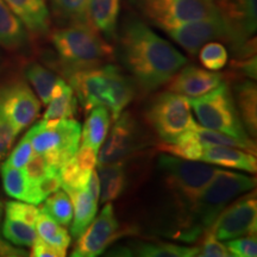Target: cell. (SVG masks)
<instances>
[{
    "instance_id": "obj_23",
    "label": "cell",
    "mask_w": 257,
    "mask_h": 257,
    "mask_svg": "<svg viewBox=\"0 0 257 257\" xmlns=\"http://www.w3.org/2000/svg\"><path fill=\"white\" fill-rule=\"evenodd\" d=\"M73 204V225L70 227V233L74 238L85 232V230L89 226L93 219L95 218L98 211V204L94 198L89 194L87 188L79 189V191L68 192Z\"/></svg>"
},
{
    "instance_id": "obj_15",
    "label": "cell",
    "mask_w": 257,
    "mask_h": 257,
    "mask_svg": "<svg viewBox=\"0 0 257 257\" xmlns=\"http://www.w3.org/2000/svg\"><path fill=\"white\" fill-rule=\"evenodd\" d=\"M217 11L229 29L234 50L252 37L257 27L256 0H214Z\"/></svg>"
},
{
    "instance_id": "obj_18",
    "label": "cell",
    "mask_w": 257,
    "mask_h": 257,
    "mask_svg": "<svg viewBox=\"0 0 257 257\" xmlns=\"http://www.w3.org/2000/svg\"><path fill=\"white\" fill-rule=\"evenodd\" d=\"M200 161L213 166L244 170L255 174L257 170L256 155L238 148L224 146H206Z\"/></svg>"
},
{
    "instance_id": "obj_16",
    "label": "cell",
    "mask_w": 257,
    "mask_h": 257,
    "mask_svg": "<svg viewBox=\"0 0 257 257\" xmlns=\"http://www.w3.org/2000/svg\"><path fill=\"white\" fill-rule=\"evenodd\" d=\"M223 78L220 73L207 72L195 66H184L168 81V91L187 98H197L216 88Z\"/></svg>"
},
{
    "instance_id": "obj_4",
    "label": "cell",
    "mask_w": 257,
    "mask_h": 257,
    "mask_svg": "<svg viewBox=\"0 0 257 257\" xmlns=\"http://www.w3.org/2000/svg\"><path fill=\"white\" fill-rule=\"evenodd\" d=\"M27 135L35 153L43 154L54 168L61 167L78 152L81 142V125L68 118L61 120L42 119Z\"/></svg>"
},
{
    "instance_id": "obj_3",
    "label": "cell",
    "mask_w": 257,
    "mask_h": 257,
    "mask_svg": "<svg viewBox=\"0 0 257 257\" xmlns=\"http://www.w3.org/2000/svg\"><path fill=\"white\" fill-rule=\"evenodd\" d=\"M50 41L67 76L101 66L113 56V48L91 24L63 25L51 32Z\"/></svg>"
},
{
    "instance_id": "obj_11",
    "label": "cell",
    "mask_w": 257,
    "mask_h": 257,
    "mask_svg": "<svg viewBox=\"0 0 257 257\" xmlns=\"http://www.w3.org/2000/svg\"><path fill=\"white\" fill-rule=\"evenodd\" d=\"M144 146L140 125L128 112H121L99 149L98 165L123 162Z\"/></svg>"
},
{
    "instance_id": "obj_13",
    "label": "cell",
    "mask_w": 257,
    "mask_h": 257,
    "mask_svg": "<svg viewBox=\"0 0 257 257\" xmlns=\"http://www.w3.org/2000/svg\"><path fill=\"white\" fill-rule=\"evenodd\" d=\"M126 232L121 230L111 202H106L98 217L89 224L74 246L73 257H96Z\"/></svg>"
},
{
    "instance_id": "obj_21",
    "label": "cell",
    "mask_w": 257,
    "mask_h": 257,
    "mask_svg": "<svg viewBox=\"0 0 257 257\" xmlns=\"http://www.w3.org/2000/svg\"><path fill=\"white\" fill-rule=\"evenodd\" d=\"M96 173L100 185L99 200L101 204L113 201L123 194L127 185L126 169L123 162L98 165Z\"/></svg>"
},
{
    "instance_id": "obj_6",
    "label": "cell",
    "mask_w": 257,
    "mask_h": 257,
    "mask_svg": "<svg viewBox=\"0 0 257 257\" xmlns=\"http://www.w3.org/2000/svg\"><path fill=\"white\" fill-rule=\"evenodd\" d=\"M255 186V178L218 169L214 178L194 202L191 212L194 213L200 227L208 229L230 202L244 193L252 191Z\"/></svg>"
},
{
    "instance_id": "obj_8",
    "label": "cell",
    "mask_w": 257,
    "mask_h": 257,
    "mask_svg": "<svg viewBox=\"0 0 257 257\" xmlns=\"http://www.w3.org/2000/svg\"><path fill=\"white\" fill-rule=\"evenodd\" d=\"M146 119L163 143L175 142L198 125L192 115L189 98L170 91L154 99L146 112Z\"/></svg>"
},
{
    "instance_id": "obj_27",
    "label": "cell",
    "mask_w": 257,
    "mask_h": 257,
    "mask_svg": "<svg viewBox=\"0 0 257 257\" xmlns=\"http://www.w3.org/2000/svg\"><path fill=\"white\" fill-rule=\"evenodd\" d=\"M194 128L186 131L175 142H162L159 146V150L166 154H169V155L180 157V159L200 161L205 146L200 142Z\"/></svg>"
},
{
    "instance_id": "obj_44",
    "label": "cell",
    "mask_w": 257,
    "mask_h": 257,
    "mask_svg": "<svg viewBox=\"0 0 257 257\" xmlns=\"http://www.w3.org/2000/svg\"><path fill=\"white\" fill-rule=\"evenodd\" d=\"M256 55L248 57H238L231 61V69L250 79H256Z\"/></svg>"
},
{
    "instance_id": "obj_24",
    "label": "cell",
    "mask_w": 257,
    "mask_h": 257,
    "mask_svg": "<svg viewBox=\"0 0 257 257\" xmlns=\"http://www.w3.org/2000/svg\"><path fill=\"white\" fill-rule=\"evenodd\" d=\"M76 99L72 86L67 85L62 79L57 80L51 92L50 101L48 102L44 120H61L73 118L76 113Z\"/></svg>"
},
{
    "instance_id": "obj_12",
    "label": "cell",
    "mask_w": 257,
    "mask_h": 257,
    "mask_svg": "<svg viewBox=\"0 0 257 257\" xmlns=\"http://www.w3.org/2000/svg\"><path fill=\"white\" fill-rule=\"evenodd\" d=\"M41 111V102L28 83L15 81L0 88V112L18 135L34 123Z\"/></svg>"
},
{
    "instance_id": "obj_32",
    "label": "cell",
    "mask_w": 257,
    "mask_h": 257,
    "mask_svg": "<svg viewBox=\"0 0 257 257\" xmlns=\"http://www.w3.org/2000/svg\"><path fill=\"white\" fill-rule=\"evenodd\" d=\"M41 210L62 226H68L73 219V204L66 191L59 189L50 194V197L46 198V202Z\"/></svg>"
},
{
    "instance_id": "obj_33",
    "label": "cell",
    "mask_w": 257,
    "mask_h": 257,
    "mask_svg": "<svg viewBox=\"0 0 257 257\" xmlns=\"http://www.w3.org/2000/svg\"><path fill=\"white\" fill-rule=\"evenodd\" d=\"M2 179L4 191L9 197L23 201L28 200L30 185L23 168H15L4 163L2 166Z\"/></svg>"
},
{
    "instance_id": "obj_41",
    "label": "cell",
    "mask_w": 257,
    "mask_h": 257,
    "mask_svg": "<svg viewBox=\"0 0 257 257\" xmlns=\"http://www.w3.org/2000/svg\"><path fill=\"white\" fill-rule=\"evenodd\" d=\"M206 237H205L204 243L201 246H199L198 256L201 257H230L231 253L227 250L226 245L221 244L219 239L216 238L213 231L211 227H208Z\"/></svg>"
},
{
    "instance_id": "obj_28",
    "label": "cell",
    "mask_w": 257,
    "mask_h": 257,
    "mask_svg": "<svg viewBox=\"0 0 257 257\" xmlns=\"http://www.w3.org/2000/svg\"><path fill=\"white\" fill-rule=\"evenodd\" d=\"M37 234L47 243L67 251L72 243V237L62 225H60L53 218L48 216L44 211L40 210L36 220Z\"/></svg>"
},
{
    "instance_id": "obj_36",
    "label": "cell",
    "mask_w": 257,
    "mask_h": 257,
    "mask_svg": "<svg viewBox=\"0 0 257 257\" xmlns=\"http://www.w3.org/2000/svg\"><path fill=\"white\" fill-rule=\"evenodd\" d=\"M199 59L205 68L212 72L220 70L227 62V50L218 42H207L199 49Z\"/></svg>"
},
{
    "instance_id": "obj_30",
    "label": "cell",
    "mask_w": 257,
    "mask_h": 257,
    "mask_svg": "<svg viewBox=\"0 0 257 257\" xmlns=\"http://www.w3.org/2000/svg\"><path fill=\"white\" fill-rule=\"evenodd\" d=\"M134 252L143 257H193L198 256L199 246L176 245L172 243H136Z\"/></svg>"
},
{
    "instance_id": "obj_2",
    "label": "cell",
    "mask_w": 257,
    "mask_h": 257,
    "mask_svg": "<svg viewBox=\"0 0 257 257\" xmlns=\"http://www.w3.org/2000/svg\"><path fill=\"white\" fill-rule=\"evenodd\" d=\"M68 78L85 111L105 106L113 120L119 117L135 96V86L130 78L113 64L78 70Z\"/></svg>"
},
{
    "instance_id": "obj_25",
    "label": "cell",
    "mask_w": 257,
    "mask_h": 257,
    "mask_svg": "<svg viewBox=\"0 0 257 257\" xmlns=\"http://www.w3.org/2000/svg\"><path fill=\"white\" fill-rule=\"evenodd\" d=\"M236 107L250 137L257 135V88L255 82L243 81L236 87Z\"/></svg>"
},
{
    "instance_id": "obj_7",
    "label": "cell",
    "mask_w": 257,
    "mask_h": 257,
    "mask_svg": "<svg viewBox=\"0 0 257 257\" xmlns=\"http://www.w3.org/2000/svg\"><path fill=\"white\" fill-rule=\"evenodd\" d=\"M159 167L168 187L189 210L218 172L210 163L180 159L169 154L159 157Z\"/></svg>"
},
{
    "instance_id": "obj_26",
    "label": "cell",
    "mask_w": 257,
    "mask_h": 257,
    "mask_svg": "<svg viewBox=\"0 0 257 257\" xmlns=\"http://www.w3.org/2000/svg\"><path fill=\"white\" fill-rule=\"evenodd\" d=\"M88 0H51V14L61 27L70 24H89Z\"/></svg>"
},
{
    "instance_id": "obj_1",
    "label": "cell",
    "mask_w": 257,
    "mask_h": 257,
    "mask_svg": "<svg viewBox=\"0 0 257 257\" xmlns=\"http://www.w3.org/2000/svg\"><path fill=\"white\" fill-rule=\"evenodd\" d=\"M119 56L143 92L166 85L188 62L173 44L136 18L121 27Z\"/></svg>"
},
{
    "instance_id": "obj_39",
    "label": "cell",
    "mask_w": 257,
    "mask_h": 257,
    "mask_svg": "<svg viewBox=\"0 0 257 257\" xmlns=\"http://www.w3.org/2000/svg\"><path fill=\"white\" fill-rule=\"evenodd\" d=\"M226 248L231 256L234 257H255L257 256V239L256 233L242 236L238 238L226 240Z\"/></svg>"
},
{
    "instance_id": "obj_22",
    "label": "cell",
    "mask_w": 257,
    "mask_h": 257,
    "mask_svg": "<svg viewBox=\"0 0 257 257\" xmlns=\"http://www.w3.org/2000/svg\"><path fill=\"white\" fill-rule=\"evenodd\" d=\"M112 115L105 106H96L89 110V114L81 128V144L99 152L108 134Z\"/></svg>"
},
{
    "instance_id": "obj_42",
    "label": "cell",
    "mask_w": 257,
    "mask_h": 257,
    "mask_svg": "<svg viewBox=\"0 0 257 257\" xmlns=\"http://www.w3.org/2000/svg\"><path fill=\"white\" fill-rule=\"evenodd\" d=\"M16 137H17V135L15 134L14 127L0 112V161L11 149Z\"/></svg>"
},
{
    "instance_id": "obj_43",
    "label": "cell",
    "mask_w": 257,
    "mask_h": 257,
    "mask_svg": "<svg viewBox=\"0 0 257 257\" xmlns=\"http://www.w3.org/2000/svg\"><path fill=\"white\" fill-rule=\"evenodd\" d=\"M31 256L34 257H63L66 256L64 250H61L56 246L51 245V244L47 243L46 240H43L40 236L37 237V239L35 240L34 244L31 245Z\"/></svg>"
},
{
    "instance_id": "obj_5",
    "label": "cell",
    "mask_w": 257,
    "mask_h": 257,
    "mask_svg": "<svg viewBox=\"0 0 257 257\" xmlns=\"http://www.w3.org/2000/svg\"><path fill=\"white\" fill-rule=\"evenodd\" d=\"M189 105L197 115L200 126L242 140L251 138L244 127L232 92L226 82H220L206 94L189 98Z\"/></svg>"
},
{
    "instance_id": "obj_17",
    "label": "cell",
    "mask_w": 257,
    "mask_h": 257,
    "mask_svg": "<svg viewBox=\"0 0 257 257\" xmlns=\"http://www.w3.org/2000/svg\"><path fill=\"white\" fill-rule=\"evenodd\" d=\"M30 34L43 37L49 34L51 17L44 0H4Z\"/></svg>"
},
{
    "instance_id": "obj_40",
    "label": "cell",
    "mask_w": 257,
    "mask_h": 257,
    "mask_svg": "<svg viewBox=\"0 0 257 257\" xmlns=\"http://www.w3.org/2000/svg\"><path fill=\"white\" fill-rule=\"evenodd\" d=\"M32 154H34V149H32L30 138L25 134V136L22 138L21 142L17 144V147L10 154L8 160L5 161V165L15 167V168H24V166L31 159Z\"/></svg>"
},
{
    "instance_id": "obj_38",
    "label": "cell",
    "mask_w": 257,
    "mask_h": 257,
    "mask_svg": "<svg viewBox=\"0 0 257 257\" xmlns=\"http://www.w3.org/2000/svg\"><path fill=\"white\" fill-rule=\"evenodd\" d=\"M5 211L8 218L24 221V223L32 225V226H35V224H36L38 212H40L35 205L27 201H9L5 205Z\"/></svg>"
},
{
    "instance_id": "obj_45",
    "label": "cell",
    "mask_w": 257,
    "mask_h": 257,
    "mask_svg": "<svg viewBox=\"0 0 257 257\" xmlns=\"http://www.w3.org/2000/svg\"><path fill=\"white\" fill-rule=\"evenodd\" d=\"M0 256L21 257V256H28V253L23 249L16 248L15 244L12 245V243H8L6 240L0 238Z\"/></svg>"
},
{
    "instance_id": "obj_31",
    "label": "cell",
    "mask_w": 257,
    "mask_h": 257,
    "mask_svg": "<svg viewBox=\"0 0 257 257\" xmlns=\"http://www.w3.org/2000/svg\"><path fill=\"white\" fill-rule=\"evenodd\" d=\"M25 75L29 82L34 86L40 100L47 105L50 101L51 92L59 78L46 67L36 62L29 64L25 70Z\"/></svg>"
},
{
    "instance_id": "obj_35",
    "label": "cell",
    "mask_w": 257,
    "mask_h": 257,
    "mask_svg": "<svg viewBox=\"0 0 257 257\" xmlns=\"http://www.w3.org/2000/svg\"><path fill=\"white\" fill-rule=\"evenodd\" d=\"M91 173L85 172L78 165L75 156H73L72 159H69L64 165H62V167L59 170L61 187L67 193L86 188L87 187Z\"/></svg>"
},
{
    "instance_id": "obj_29",
    "label": "cell",
    "mask_w": 257,
    "mask_h": 257,
    "mask_svg": "<svg viewBox=\"0 0 257 257\" xmlns=\"http://www.w3.org/2000/svg\"><path fill=\"white\" fill-rule=\"evenodd\" d=\"M195 133L197 136L200 140V142L206 146H224V147H232V148H238V149L245 150L252 155H256L257 148L256 143L250 138V140H242V138H237L230 135L219 133L216 130H210V128H205L197 125L195 126Z\"/></svg>"
},
{
    "instance_id": "obj_46",
    "label": "cell",
    "mask_w": 257,
    "mask_h": 257,
    "mask_svg": "<svg viewBox=\"0 0 257 257\" xmlns=\"http://www.w3.org/2000/svg\"><path fill=\"white\" fill-rule=\"evenodd\" d=\"M3 211H4V202L0 200V225H2V219H3Z\"/></svg>"
},
{
    "instance_id": "obj_9",
    "label": "cell",
    "mask_w": 257,
    "mask_h": 257,
    "mask_svg": "<svg viewBox=\"0 0 257 257\" xmlns=\"http://www.w3.org/2000/svg\"><path fill=\"white\" fill-rule=\"evenodd\" d=\"M136 5L144 17L163 31L219 15L214 0H136Z\"/></svg>"
},
{
    "instance_id": "obj_20",
    "label": "cell",
    "mask_w": 257,
    "mask_h": 257,
    "mask_svg": "<svg viewBox=\"0 0 257 257\" xmlns=\"http://www.w3.org/2000/svg\"><path fill=\"white\" fill-rule=\"evenodd\" d=\"M29 35L22 21L0 0V46L10 51H18L28 46Z\"/></svg>"
},
{
    "instance_id": "obj_14",
    "label": "cell",
    "mask_w": 257,
    "mask_h": 257,
    "mask_svg": "<svg viewBox=\"0 0 257 257\" xmlns=\"http://www.w3.org/2000/svg\"><path fill=\"white\" fill-rule=\"evenodd\" d=\"M165 32L182 49L192 55L198 54L200 48L207 42L223 40L229 43L230 32L219 15L200 21L188 22L166 29Z\"/></svg>"
},
{
    "instance_id": "obj_10",
    "label": "cell",
    "mask_w": 257,
    "mask_h": 257,
    "mask_svg": "<svg viewBox=\"0 0 257 257\" xmlns=\"http://www.w3.org/2000/svg\"><path fill=\"white\" fill-rule=\"evenodd\" d=\"M256 229L257 200L255 191L227 205L211 226L216 238L224 242L256 233Z\"/></svg>"
},
{
    "instance_id": "obj_37",
    "label": "cell",
    "mask_w": 257,
    "mask_h": 257,
    "mask_svg": "<svg viewBox=\"0 0 257 257\" xmlns=\"http://www.w3.org/2000/svg\"><path fill=\"white\" fill-rule=\"evenodd\" d=\"M24 173L27 176L29 185H35L37 184L40 180H42L44 176L51 173H56L59 170L54 168L53 166L48 162L47 157L43 154L35 153L32 154L31 159L29 160V162L24 166Z\"/></svg>"
},
{
    "instance_id": "obj_19",
    "label": "cell",
    "mask_w": 257,
    "mask_h": 257,
    "mask_svg": "<svg viewBox=\"0 0 257 257\" xmlns=\"http://www.w3.org/2000/svg\"><path fill=\"white\" fill-rule=\"evenodd\" d=\"M120 0H88V23L107 41L117 37Z\"/></svg>"
},
{
    "instance_id": "obj_34",
    "label": "cell",
    "mask_w": 257,
    "mask_h": 257,
    "mask_svg": "<svg viewBox=\"0 0 257 257\" xmlns=\"http://www.w3.org/2000/svg\"><path fill=\"white\" fill-rule=\"evenodd\" d=\"M2 232L3 236L9 242L15 244V245L27 246V248H30L38 237L35 226L24 223V221L12 219V218L8 217H6L4 224H3Z\"/></svg>"
}]
</instances>
